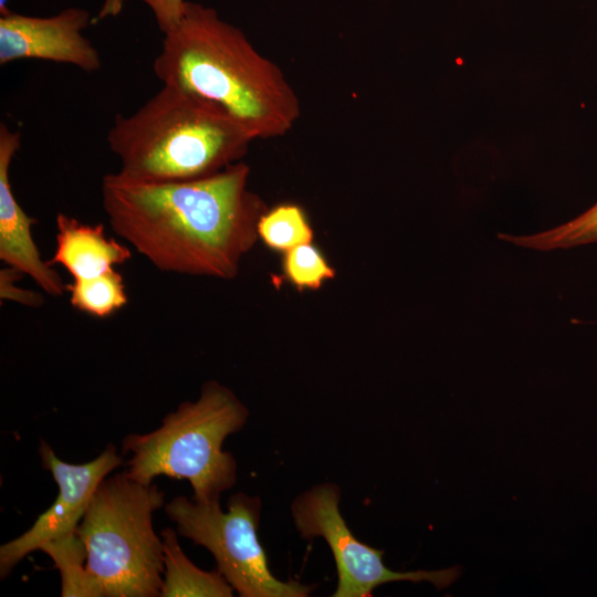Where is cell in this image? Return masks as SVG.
Listing matches in <instances>:
<instances>
[{"mask_svg": "<svg viewBox=\"0 0 597 597\" xmlns=\"http://www.w3.org/2000/svg\"><path fill=\"white\" fill-rule=\"evenodd\" d=\"M249 176L242 161L185 181L111 172L102 179V206L113 231L159 271L232 280L266 209Z\"/></svg>", "mask_w": 597, "mask_h": 597, "instance_id": "6da1fadb", "label": "cell"}, {"mask_svg": "<svg viewBox=\"0 0 597 597\" xmlns=\"http://www.w3.org/2000/svg\"><path fill=\"white\" fill-rule=\"evenodd\" d=\"M163 85L222 109L253 139L281 137L298 121L297 94L281 69L210 7L186 1L153 63Z\"/></svg>", "mask_w": 597, "mask_h": 597, "instance_id": "7a4b0ae2", "label": "cell"}, {"mask_svg": "<svg viewBox=\"0 0 597 597\" xmlns=\"http://www.w3.org/2000/svg\"><path fill=\"white\" fill-rule=\"evenodd\" d=\"M252 140L218 106L168 85L133 114H117L107 133L119 172L153 182L217 174L240 161Z\"/></svg>", "mask_w": 597, "mask_h": 597, "instance_id": "3957f363", "label": "cell"}, {"mask_svg": "<svg viewBox=\"0 0 597 597\" xmlns=\"http://www.w3.org/2000/svg\"><path fill=\"white\" fill-rule=\"evenodd\" d=\"M248 418V408L231 389L206 381L196 401L180 404L157 429L123 439L122 453L132 454L125 471L144 484L159 475L185 479L195 501H220L221 493L235 484L238 471L234 457L222 444Z\"/></svg>", "mask_w": 597, "mask_h": 597, "instance_id": "277c9868", "label": "cell"}, {"mask_svg": "<svg viewBox=\"0 0 597 597\" xmlns=\"http://www.w3.org/2000/svg\"><path fill=\"white\" fill-rule=\"evenodd\" d=\"M165 493L126 471L96 488L76 533L87 551L86 569L101 597H159L164 574L161 537L153 514Z\"/></svg>", "mask_w": 597, "mask_h": 597, "instance_id": "5b68a950", "label": "cell"}, {"mask_svg": "<svg viewBox=\"0 0 597 597\" xmlns=\"http://www.w3.org/2000/svg\"><path fill=\"white\" fill-rule=\"evenodd\" d=\"M180 536L207 548L233 590L241 597H306L314 585L280 580L269 568L258 537L262 502L243 492L233 494L223 512L220 501L175 496L164 506Z\"/></svg>", "mask_w": 597, "mask_h": 597, "instance_id": "8992f818", "label": "cell"}, {"mask_svg": "<svg viewBox=\"0 0 597 597\" xmlns=\"http://www.w3.org/2000/svg\"><path fill=\"white\" fill-rule=\"evenodd\" d=\"M341 489L326 482L297 495L291 504L294 525L304 540L323 537L335 559L338 583L333 597H370L391 582H429L437 589L451 586L462 568L396 572L383 561L385 551L362 543L347 526L341 511Z\"/></svg>", "mask_w": 597, "mask_h": 597, "instance_id": "52a82bcc", "label": "cell"}, {"mask_svg": "<svg viewBox=\"0 0 597 597\" xmlns=\"http://www.w3.org/2000/svg\"><path fill=\"white\" fill-rule=\"evenodd\" d=\"M38 453L42 468L52 474L59 493L27 532L0 546L1 579L44 543L76 532L98 484L114 469L124 464L123 455L118 454L113 443H108L98 457L83 464L62 461L43 439H40Z\"/></svg>", "mask_w": 597, "mask_h": 597, "instance_id": "ba28073f", "label": "cell"}, {"mask_svg": "<svg viewBox=\"0 0 597 597\" xmlns=\"http://www.w3.org/2000/svg\"><path fill=\"white\" fill-rule=\"evenodd\" d=\"M90 23V12L74 7L51 17L1 12L0 64L36 59L97 71L102 67L100 53L82 34Z\"/></svg>", "mask_w": 597, "mask_h": 597, "instance_id": "9c48e42d", "label": "cell"}, {"mask_svg": "<svg viewBox=\"0 0 597 597\" xmlns=\"http://www.w3.org/2000/svg\"><path fill=\"white\" fill-rule=\"evenodd\" d=\"M21 134L0 124V260L24 275L51 296L66 291L61 275L41 258L32 228L38 222L17 201L9 178L11 163L20 148Z\"/></svg>", "mask_w": 597, "mask_h": 597, "instance_id": "30bf717a", "label": "cell"}, {"mask_svg": "<svg viewBox=\"0 0 597 597\" xmlns=\"http://www.w3.org/2000/svg\"><path fill=\"white\" fill-rule=\"evenodd\" d=\"M55 226V249L48 262L63 266L73 280L97 277L132 258L130 249L107 237L102 223H83L60 212Z\"/></svg>", "mask_w": 597, "mask_h": 597, "instance_id": "8fae6325", "label": "cell"}, {"mask_svg": "<svg viewBox=\"0 0 597 597\" xmlns=\"http://www.w3.org/2000/svg\"><path fill=\"white\" fill-rule=\"evenodd\" d=\"M177 535L171 527L160 531L164 553L160 597H231L233 588L222 574L196 566L181 549Z\"/></svg>", "mask_w": 597, "mask_h": 597, "instance_id": "7c38bea8", "label": "cell"}, {"mask_svg": "<svg viewBox=\"0 0 597 597\" xmlns=\"http://www.w3.org/2000/svg\"><path fill=\"white\" fill-rule=\"evenodd\" d=\"M259 239L272 251L284 253L313 242L314 230L305 210L297 203H279L260 216Z\"/></svg>", "mask_w": 597, "mask_h": 597, "instance_id": "4fadbf2b", "label": "cell"}, {"mask_svg": "<svg viewBox=\"0 0 597 597\" xmlns=\"http://www.w3.org/2000/svg\"><path fill=\"white\" fill-rule=\"evenodd\" d=\"M48 554L62 579V597H101L86 569L87 551L76 532L50 541L40 549Z\"/></svg>", "mask_w": 597, "mask_h": 597, "instance_id": "5bb4252c", "label": "cell"}, {"mask_svg": "<svg viewBox=\"0 0 597 597\" xmlns=\"http://www.w3.org/2000/svg\"><path fill=\"white\" fill-rule=\"evenodd\" d=\"M71 305L91 316L105 318L128 302L124 279L115 269L93 279L66 284Z\"/></svg>", "mask_w": 597, "mask_h": 597, "instance_id": "9a60e30c", "label": "cell"}, {"mask_svg": "<svg viewBox=\"0 0 597 597\" xmlns=\"http://www.w3.org/2000/svg\"><path fill=\"white\" fill-rule=\"evenodd\" d=\"M499 237L515 245L544 251L597 243V202L578 217L553 229L532 235Z\"/></svg>", "mask_w": 597, "mask_h": 597, "instance_id": "2e32d148", "label": "cell"}, {"mask_svg": "<svg viewBox=\"0 0 597 597\" xmlns=\"http://www.w3.org/2000/svg\"><path fill=\"white\" fill-rule=\"evenodd\" d=\"M282 273L297 291H317L333 280L335 269L314 243H304L283 253Z\"/></svg>", "mask_w": 597, "mask_h": 597, "instance_id": "e0dca14e", "label": "cell"}, {"mask_svg": "<svg viewBox=\"0 0 597 597\" xmlns=\"http://www.w3.org/2000/svg\"><path fill=\"white\" fill-rule=\"evenodd\" d=\"M24 274L18 270L6 266L0 271V297L1 300L14 301L23 305L38 307L41 305L42 296L35 292L21 290L15 285Z\"/></svg>", "mask_w": 597, "mask_h": 597, "instance_id": "ac0fdd59", "label": "cell"}, {"mask_svg": "<svg viewBox=\"0 0 597 597\" xmlns=\"http://www.w3.org/2000/svg\"><path fill=\"white\" fill-rule=\"evenodd\" d=\"M153 12L159 30L166 33L182 15L186 0H139Z\"/></svg>", "mask_w": 597, "mask_h": 597, "instance_id": "d6986e66", "label": "cell"}, {"mask_svg": "<svg viewBox=\"0 0 597 597\" xmlns=\"http://www.w3.org/2000/svg\"><path fill=\"white\" fill-rule=\"evenodd\" d=\"M126 0H104L97 14L98 20L115 18L121 14Z\"/></svg>", "mask_w": 597, "mask_h": 597, "instance_id": "ffe728a7", "label": "cell"}]
</instances>
